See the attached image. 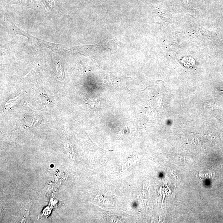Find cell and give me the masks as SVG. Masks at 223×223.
Instances as JSON below:
<instances>
[{"label":"cell","mask_w":223,"mask_h":223,"mask_svg":"<svg viewBox=\"0 0 223 223\" xmlns=\"http://www.w3.org/2000/svg\"><path fill=\"white\" fill-rule=\"evenodd\" d=\"M195 61L194 59L192 58H191V57H189V62H188L187 57L184 58V59H183L182 60V62L184 64V66L185 65L186 66L187 65L188 63V65L191 66L193 64H194Z\"/></svg>","instance_id":"obj_1"}]
</instances>
